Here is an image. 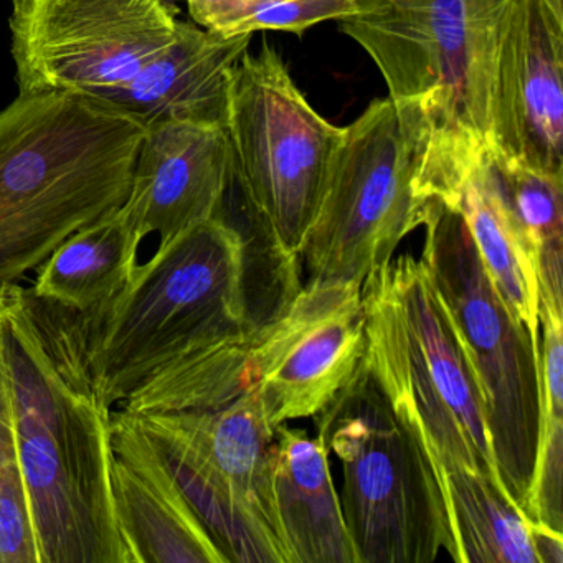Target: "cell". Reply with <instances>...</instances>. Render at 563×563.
<instances>
[{"label":"cell","mask_w":563,"mask_h":563,"mask_svg":"<svg viewBox=\"0 0 563 563\" xmlns=\"http://www.w3.org/2000/svg\"><path fill=\"white\" fill-rule=\"evenodd\" d=\"M29 309L55 367L71 387L113 411L174 362L255 338L249 245L222 216L157 245L113 298L77 311L35 298Z\"/></svg>","instance_id":"1"},{"label":"cell","mask_w":563,"mask_h":563,"mask_svg":"<svg viewBox=\"0 0 563 563\" xmlns=\"http://www.w3.org/2000/svg\"><path fill=\"white\" fill-rule=\"evenodd\" d=\"M512 0H357L339 21L387 85L420 202H444L490 157L493 84Z\"/></svg>","instance_id":"2"},{"label":"cell","mask_w":563,"mask_h":563,"mask_svg":"<svg viewBox=\"0 0 563 563\" xmlns=\"http://www.w3.org/2000/svg\"><path fill=\"white\" fill-rule=\"evenodd\" d=\"M146 126L88 95H19L0 110V292L121 209Z\"/></svg>","instance_id":"3"},{"label":"cell","mask_w":563,"mask_h":563,"mask_svg":"<svg viewBox=\"0 0 563 563\" xmlns=\"http://www.w3.org/2000/svg\"><path fill=\"white\" fill-rule=\"evenodd\" d=\"M0 357L41 563H131L111 499V411L55 367L21 285L0 292Z\"/></svg>","instance_id":"4"},{"label":"cell","mask_w":563,"mask_h":563,"mask_svg":"<svg viewBox=\"0 0 563 563\" xmlns=\"http://www.w3.org/2000/svg\"><path fill=\"white\" fill-rule=\"evenodd\" d=\"M362 305V362L420 434L441 486L451 470L479 471L503 486L476 382L421 260L401 253L372 269Z\"/></svg>","instance_id":"5"},{"label":"cell","mask_w":563,"mask_h":563,"mask_svg":"<svg viewBox=\"0 0 563 563\" xmlns=\"http://www.w3.org/2000/svg\"><path fill=\"white\" fill-rule=\"evenodd\" d=\"M314 418L341 463L339 499L357 563H431L441 550L454 559L437 466L364 362Z\"/></svg>","instance_id":"6"},{"label":"cell","mask_w":563,"mask_h":563,"mask_svg":"<svg viewBox=\"0 0 563 563\" xmlns=\"http://www.w3.org/2000/svg\"><path fill=\"white\" fill-rule=\"evenodd\" d=\"M421 263L476 382L504 489L523 512L540 421V341L500 295L454 210L428 202Z\"/></svg>","instance_id":"7"},{"label":"cell","mask_w":563,"mask_h":563,"mask_svg":"<svg viewBox=\"0 0 563 563\" xmlns=\"http://www.w3.org/2000/svg\"><path fill=\"white\" fill-rule=\"evenodd\" d=\"M232 180L278 262L296 268L331 176L344 128L306 100L273 45L246 51L230 90Z\"/></svg>","instance_id":"8"},{"label":"cell","mask_w":563,"mask_h":563,"mask_svg":"<svg viewBox=\"0 0 563 563\" xmlns=\"http://www.w3.org/2000/svg\"><path fill=\"white\" fill-rule=\"evenodd\" d=\"M137 418L229 563H292L273 487L275 430L255 387L222 407Z\"/></svg>","instance_id":"9"},{"label":"cell","mask_w":563,"mask_h":563,"mask_svg":"<svg viewBox=\"0 0 563 563\" xmlns=\"http://www.w3.org/2000/svg\"><path fill=\"white\" fill-rule=\"evenodd\" d=\"M427 207L390 98L344 128L328 187L299 260L311 278L364 283L421 227Z\"/></svg>","instance_id":"10"},{"label":"cell","mask_w":563,"mask_h":563,"mask_svg":"<svg viewBox=\"0 0 563 563\" xmlns=\"http://www.w3.org/2000/svg\"><path fill=\"white\" fill-rule=\"evenodd\" d=\"M177 15L170 0H12L19 95L104 100L173 44Z\"/></svg>","instance_id":"11"},{"label":"cell","mask_w":563,"mask_h":563,"mask_svg":"<svg viewBox=\"0 0 563 563\" xmlns=\"http://www.w3.org/2000/svg\"><path fill=\"white\" fill-rule=\"evenodd\" d=\"M364 351L362 283L309 278L263 322L250 354V378L269 427L321 413Z\"/></svg>","instance_id":"12"},{"label":"cell","mask_w":563,"mask_h":563,"mask_svg":"<svg viewBox=\"0 0 563 563\" xmlns=\"http://www.w3.org/2000/svg\"><path fill=\"white\" fill-rule=\"evenodd\" d=\"M563 0H512L500 27L490 159L563 173Z\"/></svg>","instance_id":"13"},{"label":"cell","mask_w":563,"mask_h":563,"mask_svg":"<svg viewBox=\"0 0 563 563\" xmlns=\"http://www.w3.org/2000/svg\"><path fill=\"white\" fill-rule=\"evenodd\" d=\"M232 147L223 128L194 123L147 124L124 210L141 239L166 245L219 216L232 184Z\"/></svg>","instance_id":"14"},{"label":"cell","mask_w":563,"mask_h":563,"mask_svg":"<svg viewBox=\"0 0 563 563\" xmlns=\"http://www.w3.org/2000/svg\"><path fill=\"white\" fill-rule=\"evenodd\" d=\"M111 499L131 563H229L136 415L111 411Z\"/></svg>","instance_id":"15"},{"label":"cell","mask_w":563,"mask_h":563,"mask_svg":"<svg viewBox=\"0 0 563 563\" xmlns=\"http://www.w3.org/2000/svg\"><path fill=\"white\" fill-rule=\"evenodd\" d=\"M253 34L223 37L179 21L173 44L104 101L154 123H194L227 130L233 74Z\"/></svg>","instance_id":"16"},{"label":"cell","mask_w":563,"mask_h":563,"mask_svg":"<svg viewBox=\"0 0 563 563\" xmlns=\"http://www.w3.org/2000/svg\"><path fill=\"white\" fill-rule=\"evenodd\" d=\"M273 487L292 563H357L319 438L279 424L273 438Z\"/></svg>","instance_id":"17"},{"label":"cell","mask_w":563,"mask_h":563,"mask_svg":"<svg viewBox=\"0 0 563 563\" xmlns=\"http://www.w3.org/2000/svg\"><path fill=\"white\" fill-rule=\"evenodd\" d=\"M443 206L463 219L487 275L532 338L540 341L536 262L504 199L490 157L467 170Z\"/></svg>","instance_id":"18"},{"label":"cell","mask_w":563,"mask_h":563,"mask_svg":"<svg viewBox=\"0 0 563 563\" xmlns=\"http://www.w3.org/2000/svg\"><path fill=\"white\" fill-rule=\"evenodd\" d=\"M143 243L124 207L68 236L38 266L35 298L64 308H93L113 298L133 278Z\"/></svg>","instance_id":"19"},{"label":"cell","mask_w":563,"mask_h":563,"mask_svg":"<svg viewBox=\"0 0 563 563\" xmlns=\"http://www.w3.org/2000/svg\"><path fill=\"white\" fill-rule=\"evenodd\" d=\"M457 563H537L530 519L500 484L473 470L443 474Z\"/></svg>","instance_id":"20"},{"label":"cell","mask_w":563,"mask_h":563,"mask_svg":"<svg viewBox=\"0 0 563 563\" xmlns=\"http://www.w3.org/2000/svg\"><path fill=\"white\" fill-rule=\"evenodd\" d=\"M504 199L532 253L540 305L563 309V173L490 159Z\"/></svg>","instance_id":"21"},{"label":"cell","mask_w":563,"mask_h":563,"mask_svg":"<svg viewBox=\"0 0 563 563\" xmlns=\"http://www.w3.org/2000/svg\"><path fill=\"white\" fill-rule=\"evenodd\" d=\"M563 309L540 305V421L523 514L563 532Z\"/></svg>","instance_id":"22"},{"label":"cell","mask_w":563,"mask_h":563,"mask_svg":"<svg viewBox=\"0 0 563 563\" xmlns=\"http://www.w3.org/2000/svg\"><path fill=\"white\" fill-rule=\"evenodd\" d=\"M0 563H41L22 471L11 388L0 357Z\"/></svg>","instance_id":"23"},{"label":"cell","mask_w":563,"mask_h":563,"mask_svg":"<svg viewBox=\"0 0 563 563\" xmlns=\"http://www.w3.org/2000/svg\"><path fill=\"white\" fill-rule=\"evenodd\" d=\"M355 12L357 0H278L236 24L230 32V37L260 31L302 35L312 25L325 21H341Z\"/></svg>","instance_id":"24"},{"label":"cell","mask_w":563,"mask_h":563,"mask_svg":"<svg viewBox=\"0 0 563 563\" xmlns=\"http://www.w3.org/2000/svg\"><path fill=\"white\" fill-rule=\"evenodd\" d=\"M194 24L206 31L230 37L240 22L278 0H186Z\"/></svg>","instance_id":"25"},{"label":"cell","mask_w":563,"mask_h":563,"mask_svg":"<svg viewBox=\"0 0 563 563\" xmlns=\"http://www.w3.org/2000/svg\"><path fill=\"white\" fill-rule=\"evenodd\" d=\"M530 542L537 563H563V532L530 520Z\"/></svg>","instance_id":"26"}]
</instances>
